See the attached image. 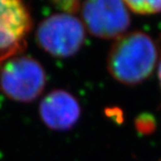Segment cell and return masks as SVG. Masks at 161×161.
Segmentation results:
<instances>
[{
    "label": "cell",
    "mask_w": 161,
    "mask_h": 161,
    "mask_svg": "<svg viewBox=\"0 0 161 161\" xmlns=\"http://www.w3.org/2000/svg\"><path fill=\"white\" fill-rule=\"evenodd\" d=\"M157 58L154 41L145 32L134 31L123 34L114 42L108 54L107 67L116 80L134 86L151 76Z\"/></svg>",
    "instance_id": "6da1fadb"
},
{
    "label": "cell",
    "mask_w": 161,
    "mask_h": 161,
    "mask_svg": "<svg viewBox=\"0 0 161 161\" xmlns=\"http://www.w3.org/2000/svg\"><path fill=\"white\" fill-rule=\"evenodd\" d=\"M0 70V88L14 101L29 103L44 91L47 77L43 66L30 56H14Z\"/></svg>",
    "instance_id": "7a4b0ae2"
},
{
    "label": "cell",
    "mask_w": 161,
    "mask_h": 161,
    "mask_svg": "<svg viewBox=\"0 0 161 161\" xmlns=\"http://www.w3.org/2000/svg\"><path fill=\"white\" fill-rule=\"evenodd\" d=\"M85 39L84 24L68 13L55 14L47 18L36 30L38 45L54 57L73 56L80 50Z\"/></svg>",
    "instance_id": "3957f363"
},
{
    "label": "cell",
    "mask_w": 161,
    "mask_h": 161,
    "mask_svg": "<svg viewBox=\"0 0 161 161\" xmlns=\"http://www.w3.org/2000/svg\"><path fill=\"white\" fill-rule=\"evenodd\" d=\"M32 27L22 0H0V66L25 50Z\"/></svg>",
    "instance_id": "277c9868"
},
{
    "label": "cell",
    "mask_w": 161,
    "mask_h": 161,
    "mask_svg": "<svg viewBox=\"0 0 161 161\" xmlns=\"http://www.w3.org/2000/svg\"><path fill=\"white\" fill-rule=\"evenodd\" d=\"M82 15L88 31L103 39L120 37L130 25L123 0H85Z\"/></svg>",
    "instance_id": "5b68a950"
},
{
    "label": "cell",
    "mask_w": 161,
    "mask_h": 161,
    "mask_svg": "<svg viewBox=\"0 0 161 161\" xmlns=\"http://www.w3.org/2000/svg\"><path fill=\"white\" fill-rule=\"evenodd\" d=\"M39 114L46 126L53 130L71 129L80 117L78 99L64 89H54L40 102Z\"/></svg>",
    "instance_id": "8992f818"
},
{
    "label": "cell",
    "mask_w": 161,
    "mask_h": 161,
    "mask_svg": "<svg viewBox=\"0 0 161 161\" xmlns=\"http://www.w3.org/2000/svg\"><path fill=\"white\" fill-rule=\"evenodd\" d=\"M133 12L141 15H151L161 12V0H123Z\"/></svg>",
    "instance_id": "52a82bcc"
},
{
    "label": "cell",
    "mask_w": 161,
    "mask_h": 161,
    "mask_svg": "<svg viewBox=\"0 0 161 161\" xmlns=\"http://www.w3.org/2000/svg\"><path fill=\"white\" fill-rule=\"evenodd\" d=\"M136 128L143 134H149L155 129V121L151 114H141L136 119Z\"/></svg>",
    "instance_id": "ba28073f"
},
{
    "label": "cell",
    "mask_w": 161,
    "mask_h": 161,
    "mask_svg": "<svg viewBox=\"0 0 161 161\" xmlns=\"http://www.w3.org/2000/svg\"><path fill=\"white\" fill-rule=\"evenodd\" d=\"M59 9L65 11L68 14H73L80 8L85 0H51Z\"/></svg>",
    "instance_id": "9c48e42d"
},
{
    "label": "cell",
    "mask_w": 161,
    "mask_h": 161,
    "mask_svg": "<svg viewBox=\"0 0 161 161\" xmlns=\"http://www.w3.org/2000/svg\"><path fill=\"white\" fill-rule=\"evenodd\" d=\"M158 79H159V83H160V86H161V56H160L159 65H158Z\"/></svg>",
    "instance_id": "30bf717a"
},
{
    "label": "cell",
    "mask_w": 161,
    "mask_h": 161,
    "mask_svg": "<svg viewBox=\"0 0 161 161\" xmlns=\"http://www.w3.org/2000/svg\"><path fill=\"white\" fill-rule=\"evenodd\" d=\"M160 161H161V160H160Z\"/></svg>",
    "instance_id": "8fae6325"
}]
</instances>
